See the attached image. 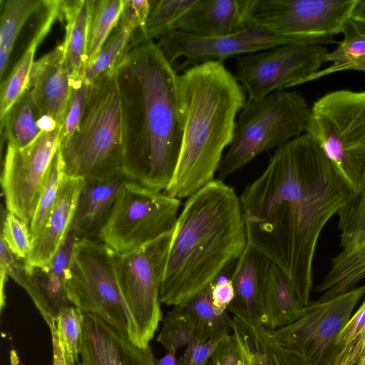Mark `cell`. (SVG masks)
Here are the masks:
<instances>
[{"mask_svg":"<svg viewBox=\"0 0 365 365\" xmlns=\"http://www.w3.org/2000/svg\"><path fill=\"white\" fill-rule=\"evenodd\" d=\"M311 107L295 91L280 90L247 99L236 120L233 138L217 174L223 180L257 155L306 132Z\"/></svg>","mask_w":365,"mask_h":365,"instance_id":"obj_6","label":"cell"},{"mask_svg":"<svg viewBox=\"0 0 365 365\" xmlns=\"http://www.w3.org/2000/svg\"><path fill=\"white\" fill-rule=\"evenodd\" d=\"M338 228L344 234L365 231V173L356 192L338 213Z\"/></svg>","mask_w":365,"mask_h":365,"instance_id":"obj_40","label":"cell"},{"mask_svg":"<svg viewBox=\"0 0 365 365\" xmlns=\"http://www.w3.org/2000/svg\"><path fill=\"white\" fill-rule=\"evenodd\" d=\"M91 85L82 77L71 78L70 97L61 129V142L67 140L77 129L88 100Z\"/></svg>","mask_w":365,"mask_h":365,"instance_id":"obj_39","label":"cell"},{"mask_svg":"<svg viewBox=\"0 0 365 365\" xmlns=\"http://www.w3.org/2000/svg\"><path fill=\"white\" fill-rule=\"evenodd\" d=\"M116 255L97 238L78 240L68 274L67 298L83 313L99 317L142 347L120 289Z\"/></svg>","mask_w":365,"mask_h":365,"instance_id":"obj_7","label":"cell"},{"mask_svg":"<svg viewBox=\"0 0 365 365\" xmlns=\"http://www.w3.org/2000/svg\"><path fill=\"white\" fill-rule=\"evenodd\" d=\"M66 176L64 165L58 148L48 168L36 209L30 224L32 240L36 237L43 227L55 205Z\"/></svg>","mask_w":365,"mask_h":365,"instance_id":"obj_35","label":"cell"},{"mask_svg":"<svg viewBox=\"0 0 365 365\" xmlns=\"http://www.w3.org/2000/svg\"><path fill=\"white\" fill-rule=\"evenodd\" d=\"M93 1H61V16L66 20L63 43L71 78L81 77L86 66Z\"/></svg>","mask_w":365,"mask_h":365,"instance_id":"obj_25","label":"cell"},{"mask_svg":"<svg viewBox=\"0 0 365 365\" xmlns=\"http://www.w3.org/2000/svg\"><path fill=\"white\" fill-rule=\"evenodd\" d=\"M115 73L123 120V173L163 192L173 177L182 145L178 74L151 40L130 41Z\"/></svg>","mask_w":365,"mask_h":365,"instance_id":"obj_2","label":"cell"},{"mask_svg":"<svg viewBox=\"0 0 365 365\" xmlns=\"http://www.w3.org/2000/svg\"><path fill=\"white\" fill-rule=\"evenodd\" d=\"M132 33L131 29L119 25L96 58L85 68L81 77L88 84L115 69L125 53Z\"/></svg>","mask_w":365,"mask_h":365,"instance_id":"obj_36","label":"cell"},{"mask_svg":"<svg viewBox=\"0 0 365 365\" xmlns=\"http://www.w3.org/2000/svg\"><path fill=\"white\" fill-rule=\"evenodd\" d=\"M128 180L124 174H120L106 181H85L71 226L79 240L96 238Z\"/></svg>","mask_w":365,"mask_h":365,"instance_id":"obj_21","label":"cell"},{"mask_svg":"<svg viewBox=\"0 0 365 365\" xmlns=\"http://www.w3.org/2000/svg\"><path fill=\"white\" fill-rule=\"evenodd\" d=\"M8 275L0 269V282H1V309L4 304V287Z\"/></svg>","mask_w":365,"mask_h":365,"instance_id":"obj_50","label":"cell"},{"mask_svg":"<svg viewBox=\"0 0 365 365\" xmlns=\"http://www.w3.org/2000/svg\"><path fill=\"white\" fill-rule=\"evenodd\" d=\"M210 361L213 365H242L244 355L235 334H227L217 342Z\"/></svg>","mask_w":365,"mask_h":365,"instance_id":"obj_41","label":"cell"},{"mask_svg":"<svg viewBox=\"0 0 365 365\" xmlns=\"http://www.w3.org/2000/svg\"><path fill=\"white\" fill-rule=\"evenodd\" d=\"M182 123L180 153L173 177L163 191L188 198L212 182L225 148L232 143L246 91L223 61L190 66L178 76Z\"/></svg>","mask_w":365,"mask_h":365,"instance_id":"obj_4","label":"cell"},{"mask_svg":"<svg viewBox=\"0 0 365 365\" xmlns=\"http://www.w3.org/2000/svg\"><path fill=\"white\" fill-rule=\"evenodd\" d=\"M247 245L240 199L214 180L187 198L173 230L160 301L187 303L212 284Z\"/></svg>","mask_w":365,"mask_h":365,"instance_id":"obj_3","label":"cell"},{"mask_svg":"<svg viewBox=\"0 0 365 365\" xmlns=\"http://www.w3.org/2000/svg\"><path fill=\"white\" fill-rule=\"evenodd\" d=\"M62 127L41 131L29 145L17 148L7 143L1 177L6 210L29 226L51 163L61 143Z\"/></svg>","mask_w":365,"mask_h":365,"instance_id":"obj_14","label":"cell"},{"mask_svg":"<svg viewBox=\"0 0 365 365\" xmlns=\"http://www.w3.org/2000/svg\"><path fill=\"white\" fill-rule=\"evenodd\" d=\"M329 53L322 44L280 45L238 56L235 76L249 99L262 98L302 84L305 78L320 70Z\"/></svg>","mask_w":365,"mask_h":365,"instance_id":"obj_12","label":"cell"},{"mask_svg":"<svg viewBox=\"0 0 365 365\" xmlns=\"http://www.w3.org/2000/svg\"><path fill=\"white\" fill-rule=\"evenodd\" d=\"M44 0L1 1L0 21V76L7 68L11 51L24 23L35 11L42 8Z\"/></svg>","mask_w":365,"mask_h":365,"instance_id":"obj_30","label":"cell"},{"mask_svg":"<svg viewBox=\"0 0 365 365\" xmlns=\"http://www.w3.org/2000/svg\"><path fill=\"white\" fill-rule=\"evenodd\" d=\"M220 339L187 346L176 365H206Z\"/></svg>","mask_w":365,"mask_h":365,"instance_id":"obj_44","label":"cell"},{"mask_svg":"<svg viewBox=\"0 0 365 365\" xmlns=\"http://www.w3.org/2000/svg\"><path fill=\"white\" fill-rule=\"evenodd\" d=\"M341 34L343 40L327 56L331 65L307 77L302 83L343 71H365V22L351 17Z\"/></svg>","mask_w":365,"mask_h":365,"instance_id":"obj_28","label":"cell"},{"mask_svg":"<svg viewBox=\"0 0 365 365\" xmlns=\"http://www.w3.org/2000/svg\"><path fill=\"white\" fill-rule=\"evenodd\" d=\"M43 19L24 55L11 74L1 82L0 93V120H3L11 106L26 91L30 71L34 62L36 50L49 31L56 18L60 17V1L47 0Z\"/></svg>","mask_w":365,"mask_h":365,"instance_id":"obj_26","label":"cell"},{"mask_svg":"<svg viewBox=\"0 0 365 365\" xmlns=\"http://www.w3.org/2000/svg\"><path fill=\"white\" fill-rule=\"evenodd\" d=\"M211 284L187 303L175 306L187 319L200 343L220 339L232 331V319L227 311L219 312L212 304Z\"/></svg>","mask_w":365,"mask_h":365,"instance_id":"obj_27","label":"cell"},{"mask_svg":"<svg viewBox=\"0 0 365 365\" xmlns=\"http://www.w3.org/2000/svg\"><path fill=\"white\" fill-rule=\"evenodd\" d=\"M355 365H365V352L361 359Z\"/></svg>","mask_w":365,"mask_h":365,"instance_id":"obj_52","label":"cell"},{"mask_svg":"<svg viewBox=\"0 0 365 365\" xmlns=\"http://www.w3.org/2000/svg\"><path fill=\"white\" fill-rule=\"evenodd\" d=\"M365 294V285L323 302L304 307L294 322L271 331L282 346L304 356L312 365H329L336 337Z\"/></svg>","mask_w":365,"mask_h":365,"instance_id":"obj_13","label":"cell"},{"mask_svg":"<svg viewBox=\"0 0 365 365\" xmlns=\"http://www.w3.org/2000/svg\"><path fill=\"white\" fill-rule=\"evenodd\" d=\"M84 183L82 178L66 176L43 227L32 240L31 251L25 260L26 269L43 267L53 257L69 232Z\"/></svg>","mask_w":365,"mask_h":365,"instance_id":"obj_18","label":"cell"},{"mask_svg":"<svg viewBox=\"0 0 365 365\" xmlns=\"http://www.w3.org/2000/svg\"><path fill=\"white\" fill-rule=\"evenodd\" d=\"M38 125L41 131L46 132L51 131L58 126L52 118L45 115L40 117L38 120Z\"/></svg>","mask_w":365,"mask_h":365,"instance_id":"obj_48","label":"cell"},{"mask_svg":"<svg viewBox=\"0 0 365 365\" xmlns=\"http://www.w3.org/2000/svg\"><path fill=\"white\" fill-rule=\"evenodd\" d=\"M365 352V299L334 342L329 365H355Z\"/></svg>","mask_w":365,"mask_h":365,"instance_id":"obj_32","label":"cell"},{"mask_svg":"<svg viewBox=\"0 0 365 365\" xmlns=\"http://www.w3.org/2000/svg\"><path fill=\"white\" fill-rule=\"evenodd\" d=\"M243 355H244V354H243ZM242 365H250L249 361L247 360V359L246 358V356L245 355H244V361Z\"/></svg>","mask_w":365,"mask_h":365,"instance_id":"obj_53","label":"cell"},{"mask_svg":"<svg viewBox=\"0 0 365 365\" xmlns=\"http://www.w3.org/2000/svg\"><path fill=\"white\" fill-rule=\"evenodd\" d=\"M250 0H196L177 23L175 30L201 37H218L249 26Z\"/></svg>","mask_w":365,"mask_h":365,"instance_id":"obj_19","label":"cell"},{"mask_svg":"<svg viewBox=\"0 0 365 365\" xmlns=\"http://www.w3.org/2000/svg\"><path fill=\"white\" fill-rule=\"evenodd\" d=\"M153 0H125L119 25L133 31L145 24L152 8Z\"/></svg>","mask_w":365,"mask_h":365,"instance_id":"obj_42","label":"cell"},{"mask_svg":"<svg viewBox=\"0 0 365 365\" xmlns=\"http://www.w3.org/2000/svg\"><path fill=\"white\" fill-rule=\"evenodd\" d=\"M78 365H83V364H82L81 363V364H80V363H78Z\"/></svg>","mask_w":365,"mask_h":365,"instance_id":"obj_54","label":"cell"},{"mask_svg":"<svg viewBox=\"0 0 365 365\" xmlns=\"http://www.w3.org/2000/svg\"><path fill=\"white\" fill-rule=\"evenodd\" d=\"M195 2L196 0H153L145 24L133 31L130 41H153L175 30L178 21Z\"/></svg>","mask_w":365,"mask_h":365,"instance_id":"obj_31","label":"cell"},{"mask_svg":"<svg viewBox=\"0 0 365 365\" xmlns=\"http://www.w3.org/2000/svg\"><path fill=\"white\" fill-rule=\"evenodd\" d=\"M83 365H155L150 345L140 347L93 314L83 313Z\"/></svg>","mask_w":365,"mask_h":365,"instance_id":"obj_16","label":"cell"},{"mask_svg":"<svg viewBox=\"0 0 365 365\" xmlns=\"http://www.w3.org/2000/svg\"><path fill=\"white\" fill-rule=\"evenodd\" d=\"M351 18L365 22V0H358Z\"/></svg>","mask_w":365,"mask_h":365,"instance_id":"obj_49","label":"cell"},{"mask_svg":"<svg viewBox=\"0 0 365 365\" xmlns=\"http://www.w3.org/2000/svg\"><path fill=\"white\" fill-rule=\"evenodd\" d=\"M40 117L31 93L26 90L1 120L8 143L17 148L31 144L41 132L38 125Z\"/></svg>","mask_w":365,"mask_h":365,"instance_id":"obj_29","label":"cell"},{"mask_svg":"<svg viewBox=\"0 0 365 365\" xmlns=\"http://www.w3.org/2000/svg\"><path fill=\"white\" fill-rule=\"evenodd\" d=\"M0 244V269L25 289L29 278L25 260L15 256L1 239Z\"/></svg>","mask_w":365,"mask_h":365,"instance_id":"obj_43","label":"cell"},{"mask_svg":"<svg viewBox=\"0 0 365 365\" xmlns=\"http://www.w3.org/2000/svg\"><path fill=\"white\" fill-rule=\"evenodd\" d=\"M354 192L304 133L276 148L240 197L247 242L283 270L304 306L320 234Z\"/></svg>","mask_w":365,"mask_h":365,"instance_id":"obj_1","label":"cell"},{"mask_svg":"<svg viewBox=\"0 0 365 365\" xmlns=\"http://www.w3.org/2000/svg\"><path fill=\"white\" fill-rule=\"evenodd\" d=\"M358 0H250L249 24L294 43L335 42Z\"/></svg>","mask_w":365,"mask_h":365,"instance_id":"obj_10","label":"cell"},{"mask_svg":"<svg viewBox=\"0 0 365 365\" xmlns=\"http://www.w3.org/2000/svg\"><path fill=\"white\" fill-rule=\"evenodd\" d=\"M124 2L125 0H94L86 68L96 58L108 35L119 21Z\"/></svg>","mask_w":365,"mask_h":365,"instance_id":"obj_33","label":"cell"},{"mask_svg":"<svg viewBox=\"0 0 365 365\" xmlns=\"http://www.w3.org/2000/svg\"><path fill=\"white\" fill-rule=\"evenodd\" d=\"M212 301L215 308L223 312L232 302L235 292L230 277L220 276L211 284Z\"/></svg>","mask_w":365,"mask_h":365,"instance_id":"obj_45","label":"cell"},{"mask_svg":"<svg viewBox=\"0 0 365 365\" xmlns=\"http://www.w3.org/2000/svg\"><path fill=\"white\" fill-rule=\"evenodd\" d=\"M177 361L176 350L169 349L162 358L155 359V365H176Z\"/></svg>","mask_w":365,"mask_h":365,"instance_id":"obj_47","label":"cell"},{"mask_svg":"<svg viewBox=\"0 0 365 365\" xmlns=\"http://www.w3.org/2000/svg\"><path fill=\"white\" fill-rule=\"evenodd\" d=\"M305 133L356 192L365 173V91L338 90L319 98Z\"/></svg>","mask_w":365,"mask_h":365,"instance_id":"obj_8","label":"cell"},{"mask_svg":"<svg viewBox=\"0 0 365 365\" xmlns=\"http://www.w3.org/2000/svg\"><path fill=\"white\" fill-rule=\"evenodd\" d=\"M288 43H294L250 24L239 32L218 37H201L173 30L160 37L158 45L178 73L207 61H224L238 54Z\"/></svg>","mask_w":365,"mask_h":365,"instance_id":"obj_15","label":"cell"},{"mask_svg":"<svg viewBox=\"0 0 365 365\" xmlns=\"http://www.w3.org/2000/svg\"><path fill=\"white\" fill-rule=\"evenodd\" d=\"M11 365H19V357L16 350L13 349L10 353Z\"/></svg>","mask_w":365,"mask_h":365,"instance_id":"obj_51","label":"cell"},{"mask_svg":"<svg viewBox=\"0 0 365 365\" xmlns=\"http://www.w3.org/2000/svg\"><path fill=\"white\" fill-rule=\"evenodd\" d=\"M79 239L71 229L56 253L43 267L26 269L29 278L24 289L48 324L56 328V319L68 307L66 283L76 245Z\"/></svg>","mask_w":365,"mask_h":365,"instance_id":"obj_17","label":"cell"},{"mask_svg":"<svg viewBox=\"0 0 365 365\" xmlns=\"http://www.w3.org/2000/svg\"><path fill=\"white\" fill-rule=\"evenodd\" d=\"M173 230L126 254L116 255L120 289L136 326L142 347L153 339L160 321V291Z\"/></svg>","mask_w":365,"mask_h":365,"instance_id":"obj_11","label":"cell"},{"mask_svg":"<svg viewBox=\"0 0 365 365\" xmlns=\"http://www.w3.org/2000/svg\"><path fill=\"white\" fill-rule=\"evenodd\" d=\"M304 307L289 277L272 262L264 288L260 324L270 331L287 326L301 317Z\"/></svg>","mask_w":365,"mask_h":365,"instance_id":"obj_24","label":"cell"},{"mask_svg":"<svg viewBox=\"0 0 365 365\" xmlns=\"http://www.w3.org/2000/svg\"><path fill=\"white\" fill-rule=\"evenodd\" d=\"M18 258L26 260L31 251L32 237L29 225L15 214L4 215L1 238Z\"/></svg>","mask_w":365,"mask_h":365,"instance_id":"obj_38","label":"cell"},{"mask_svg":"<svg viewBox=\"0 0 365 365\" xmlns=\"http://www.w3.org/2000/svg\"><path fill=\"white\" fill-rule=\"evenodd\" d=\"M271 263L247 242L230 277L235 297L227 310L234 316L260 324L264 288Z\"/></svg>","mask_w":365,"mask_h":365,"instance_id":"obj_20","label":"cell"},{"mask_svg":"<svg viewBox=\"0 0 365 365\" xmlns=\"http://www.w3.org/2000/svg\"><path fill=\"white\" fill-rule=\"evenodd\" d=\"M71 83L70 69L62 43L58 46L53 61L29 90L41 116L52 118L61 127L70 97Z\"/></svg>","mask_w":365,"mask_h":365,"instance_id":"obj_23","label":"cell"},{"mask_svg":"<svg viewBox=\"0 0 365 365\" xmlns=\"http://www.w3.org/2000/svg\"><path fill=\"white\" fill-rule=\"evenodd\" d=\"M157 341L168 351L200 343L185 314L178 307L163 319V327Z\"/></svg>","mask_w":365,"mask_h":365,"instance_id":"obj_37","label":"cell"},{"mask_svg":"<svg viewBox=\"0 0 365 365\" xmlns=\"http://www.w3.org/2000/svg\"><path fill=\"white\" fill-rule=\"evenodd\" d=\"M58 52V46L36 61H34L29 78L26 90H31L40 76L44 72Z\"/></svg>","mask_w":365,"mask_h":365,"instance_id":"obj_46","label":"cell"},{"mask_svg":"<svg viewBox=\"0 0 365 365\" xmlns=\"http://www.w3.org/2000/svg\"><path fill=\"white\" fill-rule=\"evenodd\" d=\"M232 332L250 365H312L297 351L280 344L260 324L233 316Z\"/></svg>","mask_w":365,"mask_h":365,"instance_id":"obj_22","label":"cell"},{"mask_svg":"<svg viewBox=\"0 0 365 365\" xmlns=\"http://www.w3.org/2000/svg\"><path fill=\"white\" fill-rule=\"evenodd\" d=\"M83 321V312L81 310L76 307H68L58 316L56 328L51 329L70 365L78 364Z\"/></svg>","mask_w":365,"mask_h":365,"instance_id":"obj_34","label":"cell"},{"mask_svg":"<svg viewBox=\"0 0 365 365\" xmlns=\"http://www.w3.org/2000/svg\"><path fill=\"white\" fill-rule=\"evenodd\" d=\"M60 152L66 176L106 181L123 173V120L115 69L91 84L79 125Z\"/></svg>","mask_w":365,"mask_h":365,"instance_id":"obj_5","label":"cell"},{"mask_svg":"<svg viewBox=\"0 0 365 365\" xmlns=\"http://www.w3.org/2000/svg\"><path fill=\"white\" fill-rule=\"evenodd\" d=\"M180 205L179 199L128 180L96 238L126 254L173 231Z\"/></svg>","mask_w":365,"mask_h":365,"instance_id":"obj_9","label":"cell"}]
</instances>
